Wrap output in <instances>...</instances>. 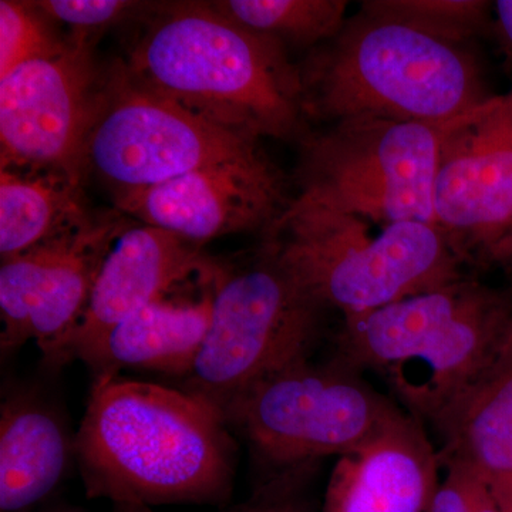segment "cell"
Instances as JSON below:
<instances>
[{"mask_svg":"<svg viewBox=\"0 0 512 512\" xmlns=\"http://www.w3.org/2000/svg\"><path fill=\"white\" fill-rule=\"evenodd\" d=\"M212 407L183 390L93 383L74 458L89 498L116 503L228 504L238 448Z\"/></svg>","mask_w":512,"mask_h":512,"instance_id":"obj_1","label":"cell"},{"mask_svg":"<svg viewBox=\"0 0 512 512\" xmlns=\"http://www.w3.org/2000/svg\"><path fill=\"white\" fill-rule=\"evenodd\" d=\"M120 66L150 92L256 138L293 137L306 116L302 74L284 46L211 3L168 9Z\"/></svg>","mask_w":512,"mask_h":512,"instance_id":"obj_2","label":"cell"},{"mask_svg":"<svg viewBox=\"0 0 512 512\" xmlns=\"http://www.w3.org/2000/svg\"><path fill=\"white\" fill-rule=\"evenodd\" d=\"M302 83L306 116L335 124L448 123L488 99L463 43L363 8L312 57Z\"/></svg>","mask_w":512,"mask_h":512,"instance_id":"obj_3","label":"cell"},{"mask_svg":"<svg viewBox=\"0 0 512 512\" xmlns=\"http://www.w3.org/2000/svg\"><path fill=\"white\" fill-rule=\"evenodd\" d=\"M511 329V299L461 278L345 316L338 357L384 373L413 416L434 423L480 379Z\"/></svg>","mask_w":512,"mask_h":512,"instance_id":"obj_4","label":"cell"},{"mask_svg":"<svg viewBox=\"0 0 512 512\" xmlns=\"http://www.w3.org/2000/svg\"><path fill=\"white\" fill-rule=\"evenodd\" d=\"M265 244L323 308L376 311L463 278L461 255L436 224L406 221L370 234L363 218L299 194Z\"/></svg>","mask_w":512,"mask_h":512,"instance_id":"obj_5","label":"cell"},{"mask_svg":"<svg viewBox=\"0 0 512 512\" xmlns=\"http://www.w3.org/2000/svg\"><path fill=\"white\" fill-rule=\"evenodd\" d=\"M323 309L264 244L244 268L218 276L210 329L181 390L222 417L249 387L311 359Z\"/></svg>","mask_w":512,"mask_h":512,"instance_id":"obj_6","label":"cell"},{"mask_svg":"<svg viewBox=\"0 0 512 512\" xmlns=\"http://www.w3.org/2000/svg\"><path fill=\"white\" fill-rule=\"evenodd\" d=\"M460 119L335 124L306 141L301 194L383 227L406 221L436 224L437 170L448 134Z\"/></svg>","mask_w":512,"mask_h":512,"instance_id":"obj_7","label":"cell"},{"mask_svg":"<svg viewBox=\"0 0 512 512\" xmlns=\"http://www.w3.org/2000/svg\"><path fill=\"white\" fill-rule=\"evenodd\" d=\"M345 360H303L239 394L222 419L268 463L293 470L345 456L400 412Z\"/></svg>","mask_w":512,"mask_h":512,"instance_id":"obj_8","label":"cell"},{"mask_svg":"<svg viewBox=\"0 0 512 512\" xmlns=\"http://www.w3.org/2000/svg\"><path fill=\"white\" fill-rule=\"evenodd\" d=\"M258 140L150 92L119 66L104 77L84 171L116 192L143 190L200 168L259 156L264 151Z\"/></svg>","mask_w":512,"mask_h":512,"instance_id":"obj_9","label":"cell"},{"mask_svg":"<svg viewBox=\"0 0 512 512\" xmlns=\"http://www.w3.org/2000/svg\"><path fill=\"white\" fill-rule=\"evenodd\" d=\"M127 228L121 212L89 215L59 237L2 261V357L35 339L49 369H60L72 360L70 345L101 265Z\"/></svg>","mask_w":512,"mask_h":512,"instance_id":"obj_10","label":"cell"},{"mask_svg":"<svg viewBox=\"0 0 512 512\" xmlns=\"http://www.w3.org/2000/svg\"><path fill=\"white\" fill-rule=\"evenodd\" d=\"M87 33L0 79L2 168L62 171L82 180L104 84Z\"/></svg>","mask_w":512,"mask_h":512,"instance_id":"obj_11","label":"cell"},{"mask_svg":"<svg viewBox=\"0 0 512 512\" xmlns=\"http://www.w3.org/2000/svg\"><path fill=\"white\" fill-rule=\"evenodd\" d=\"M434 222L463 255L485 254L512 225V87L468 111L448 134L434 184Z\"/></svg>","mask_w":512,"mask_h":512,"instance_id":"obj_12","label":"cell"},{"mask_svg":"<svg viewBox=\"0 0 512 512\" xmlns=\"http://www.w3.org/2000/svg\"><path fill=\"white\" fill-rule=\"evenodd\" d=\"M114 200L121 214L197 245L237 232L266 231L289 204L281 175L264 153L143 190L116 192Z\"/></svg>","mask_w":512,"mask_h":512,"instance_id":"obj_13","label":"cell"},{"mask_svg":"<svg viewBox=\"0 0 512 512\" xmlns=\"http://www.w3.org/2000/svg\"><path fill=\"white\" fill-rule=\"evenodd\" d=\"M439 453L402 410L339 458L322 512H427L439 488Z\"/></svg>","mask_w":512,"mask_h":512,"instance_id":"obj_14","label":"cell"},{"mask_svg":"<svg viewBox=\"0 0 512 512\" xmlns=\"http://www.w3.org/2000/svg\"><path fill=\"white\" fill-rule=\"evenodd\" d=\"M201 245L150 225L128 227L101 265L70 359H87L119 323L165 298L178 282L207 266Z\"/></svg>","mask_w":512,"mask_h":512,"instance_id":"obj_15","label":"cell"},{"mask_svg":"<svg viewBox=\"0 0 512 512\" xmlns=\"http://www.w3.org/2000/svg\"><path fill=\"white\" fill-rule=\"evenodd\" d=\"M74 457L59 410L42 394L15 389L0 406V511L22 512L45 500Z\"/></svg>","mask_w":512,"mask_h":512,"instance_id":"obj_16","label":"cell"},{"mask_svg":"<svg viewBox=\"0 0 512 512\" xmlns=\"http://www.w3.org/2000/svg\"><path fill=\"white\" fill-rule=\"evenodd\" d=\"M211 315L212 295L194 303L158 299L119 323L83 363L93 383L116 379L126 367L187 379L207 338Z\"/></svg>","mask_w":512,"mask_h":512,"instance_id":"obj_17","label":"cell"},{"mask_svg":"<svg viewBox=\"0 0 512 512\" xmlns=\"http://www.w3.org/2000/svg\"><path fill=\"white\" fill-rule=\"evenodd\" d=\"M441 461L457 460L485 476L512 474V329L493 363L434 421Z\"/></svg>","mask_w":512,"mask_h":512,"instance_id":"obj_18","label":"cell"},{"mask_svg":"<svg viewBox=\"0 0 512 512\" xmlns=\"http://www.w3.org/2000/svg\"><path fill=\"white\" fill-rule=\"evenodd\" d=\"M80 178L50 170L0 171L2 261L62 235L89 217Z\"/></svg>","mask_w":512,"mask_h":512,"instance_id":"obj_19","label":"cell"},{"mask_svg":"<svg viewBox=\"0 0 512 512\" xmlns=\"http://www.w3.org/2000/svg\"><path fill=\"white\" fill-rule=\"evenodd\" d=\"M212 6L256 35L285 45L332 40L346 23V0H227Z\"/></svg>","mask_w":512,"mask_h":512,"instance_id":"obj_20","label":"cell"},{"mask_svg":"<svg viewBox=\"0 0 512 512\" xmlns=\"http://www.w3.org/2000/svg\"><path fill=\"white\" fill-rule=\"evenodd\" d=\"M362 8L463 43L481 29L487 3L478 0H369Z\"/></svg>","mask_w":512,"mask_h":512,"instance_id":"obj_21","label":"cell"},{"mask_svg":"<svg viewBox=\"0 0 512 512\" xmlns=\"http://www.w3.org/2000/svg\"><path fill=\"white\" fill-rule=\"evenodd\" d=\"M50 20L32 2H0V79L20 64L46 56L63 45Z\"/></svg>","mask_w":512,"mask_h":512,"instance_id":"obj_22","label":"cell"},{"mask_svg":"<svg viewBox=\"0 0 512 512\" xmlns=\"http://www.w3.org/2000/svg\"><path fill=\"white\" fill-rule=\"evenodd\" d=\"M441 478L427 512H501L487 476L457 460L441 461Z\"/></svg>","mask_w":512,"mask_h":512,"instance_id":"obj_23","label":"cell"},{"mask_svg":"<svg viewBox=\"0 0 512 512\" xmlns=\"http://www.w3.org/2000/svg\"><path fill=\"white\" fill-rule=\"evenodd\" d=\"M32 3L50 22L66 23L77 33L104 29L146 6L124 0H42Z\"/></svg>","mask_w":512,"mask_h":512,"instance_id":"obj_24","label":"cell"},{"mask_svg":"<svg viewBox=\"0 0 512 512\" xmlns=\"http://www.w3.org/2000/svg\"><path fill=\"white\" fill-rule=\"evenodd\" d=\"M302 477L285 474L259 487L247 503L221 512H308L302 504Z\"/></svg>","mask_w":512,"mask_h":512,"instance_id":"obj_25","label":"cell"},{"mask_svg":"<svg viewBox=\"0 0 512 512\" xmlns=\"http://www.w3.org/2000/svg\"><path fill=\"white\" fill-rule=\"evenodd\" d=\"M501 512H512V474L487 477Z\"/></svg>","mask_w":512,"mask_h":512,"instance_id":"obj_26","label":"cell"},{"mask_svg":"<svg viewBox=\"0 0 512 512\" xmlns=\"http://www.w3.org/2000/svg\"><path fill=\"white\" fill-rule=\"evenodd\" d=\"M494 10L498 32L512 53V0H498L494 3Z\"/></svg>","mask_w":512,"mask_h":512,"instance_id":"obj_27","label":"cell"},{"mask_svg":"<svg viewBox=\"0 0 512 512\" xmlns=\"http://www.w3.org/2000/svg\"><path fill=\"white\" fill-rule=\"evenodd\" d=\"M487 255L512 269V225L503 237L498 239L497 244L487 252Z\"/></svg>","mask_w":512,"mask_h":512,"instance_id":"obj_28","label":"cell"},{"mask_svg":"<svg viewBox=\"0 0 512 512\" xmlns=\"http://www.w3.org/2000/svg\"><path fill=\"white\" fill-rule=\"evenodd\" d=\"M113 512H154L148 505L116 503Z\"/></svg>","mask_w":512,"mask_h":512,"instance_id":"obj_29","label":"cell"},{"mask_svg":"<svg viewBox=\"0 0 512 512\" xmlns=\"http://www.w3.org/2000/svg\"><path fill=\"white\" fill-rule=\"evenodd\" d=\"M47 512H83L80 510H74V508H59V510L47 511Z\"/></svg>","mask_w":512,"mask_h":512,"instance_id":"obj_30","label":"cell"}]
</instances>
